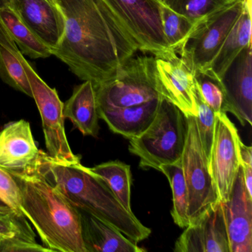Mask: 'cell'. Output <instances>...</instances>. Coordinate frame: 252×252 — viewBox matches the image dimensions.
<instances>
[{
	"label": "cell",
	"mask_w": 252,
	"mask_h": 252,
	"mask_svg": "<svg viewBox=\"0 0 252 252\" xmlns=\"http://www.w3.org/2000/svg\"><path fill=\"white\" fill-rule=\"evenodd\" d=\"M64 33L52 55L95 88L111 80L138 48L101 0H55Z\"/></svg>",
	"instance_id": "1"
},
{
	"label": "cell",
	"mask_w": 252,
	"mask_h": 252,
	"mask_svg": "<svg viewBox=\"0 0 252 252\" xmlns=\"http://www.w3.org/2000/svg\"><path fill=\"white\" fill-rule=\"evenodd\" d=\"M37 169L76 209L112 225L132 241L139 243L151 234L90 168L81 163H57L41 151Z\"/></svg>",
	"instance_id": "2"
},
{
	"label": "cell",
	"mask_w": 252,
	"mask_h": 252,
	"mask_svg": "<svg viewBox=\"0 0 252 252\" xmlns=\"http://www.w3.org/2000/svg\"><path fill=\"white\" fill-rule=\"evenodd\" d=\"M10 172L21 189L22 213L36 228L44 246L51 252H87L80 211L38 171L37 166L24 172Z\"/></svg>",
	"instance_id": "3"
},
{
	"label": "cell",
	"mask_w": 252,
	"mask_h": 252,
	"mask_svg": "<svg viewBox=\"0 0 252 252\" xmlns=\"http://www.w3.org/2000/svg\"><path fill=\"white\" fill-rule=\"evenodd\" d=\"M187 131V116L161 96L150 126L141 135L129 139V151L139 158L140 167L160 171L162 165L181 160Z\"/></svg>",
	"instance_id": "4"
},
{
	"label": "cell",
	"mask_w": 252,
	"mask_h": 252,
	"mask_svg": "<svg viewBox=\"0 0 252 252\" xmlns=\"http://www.w3.org/2000/svg\"><path fill=\"white\" fill-rule=\"evenodd\" d=\"M95 91L98 110L138 105L163 96L154 56L134 55Z\"/></svg>",
	"instance_id": "5"
},
{
	"label": "cell",
	"mask_w": 252,
	"mask_h": 252,
	"mask_svg": "<svg viewBox=\"0 0 252 252\" xmlns=\"http://www.w3.org/2000/svg\"><path fill=\"white\" fill-rule=\"evenodd\" d=\"M24 67L42 119L46 154L50 159L66 165L81 163L80 156L75 155L67 141L63 114L64 103L55 88H51L38 75L25 58L19 48L14 51Z\"/></svg>",
	"instance_id": "6"
},
{
	"label": "cell",
	"mask_w": 252,
	"mask_h": 252,
	"mask_svg": "<svg viewBox=\"0 0 252 252\" xmlns=\"http://www.w3.org/2000/svg\"><path fill=\"white\" fill-rule=\"evenodd\" d=\"M125 33L144 54L154 57L169 51L158 0H101Z\"/></svg>",
	"instance_id": "7"
},
{
	"label": "cell",
	"mask_w": 252,
	"mask_h": 252,
	"mask_svg": "<svg viewBox=\"0 0 252 252\" xmlns=\"http://www.w3.org/2000/svg\"><path fill=\"white\" fill-rule=\"evenodd\" d=\"M187 116L188 131L181 164L188 195L187 215L191 224L219 201V197L202 148L195 117Z\"/></svg>",
	"instance_id": "8"
},
{
	"label": "cell",
	"mask_w": 252,
	"mask_h": 252,
	"mask_svg": "<svg viewBox=\"0 0 252 252\" xmlns=\"http://www.w3.org/2000/svg\"><path fill=\"white\" fill-rule=\"evenodd\" d=\"M247 0H235L198 25L178 54L189 60L194 70L209 69Z\"/></svg>",
	"instance_id": "9"
},
{
	"label": "cell",
	"mask_w": 252,
	"mask_h": 252,
	"mask_svg": "<svg viewBox=\"0 0 252 252\" xmlns=\"http://www.w3.org/2000/svg\"><path fill=\"white\" fill-rule=\"evenodd\" d=\"M238 131L226 113H216L209 169L221 202L229 198L240 166Z\"/></svg>",
	"instance_id": "10"
},
{
	"label": "cell",
	"mask_w": 252,
	"mask_h": 252,
	"mask_svg": "<svg viewBox=\"0 0 252 252\" xmlns=\"http://www.w3.org/2000/svg\"><path fill=\"white\" fill-rule=\"evenodd\" d=\"M162 95L182 110L186 116H197L194 101L195 70L189 60L169 51L155 57Z\"/></svg>",
	"instance_id": "11"
},
{
	"label": "cell",
	"mask_w": 252,
	"mask_h": 252,
	"mask_svg": "<svg viewBox=\"0 0 252 252\" xmlns=\"http://www.w3.org/2000/svg\"><path fill=\"white\" fill-rule=\"evenodd\" d=\"M176 252H230L222 202H217L186 227L175 244Z\"/></svg>",
	"instance_id": "12"
},
{
	"label": "cell",
	"mask_w": 252,
	"mask_h": 252,
	"mask_svg": "<svg viewBox=\"0 0 252 252\" xmlns=\"http://www.w3.org/2000/svg\"><path fill=\"white\" fill-rule=\"evenodd\" d=\"M252 47L249 45L233 60L220 79L225 91V112L242 125L252 123Z\"/></svg>",
	"instance_id": "13"
},
{
	"label": "cell",
	"mask_w": 252,
	"mask_h": 252,
	"mask_svg": "<svg viewBox=\"0 0 252 252\" xmlns=\"http://www.w3.org/2000/svg\"><path fill=\"white\" fill-rule=\"evenodd\" d=\"M230 252H252V197L240 166L229 198L222 202Z\"/></svg>",
	"instance_id": "14"
},
{
	"label": "cell",
	"mask_w": 252,
	"mask_h": 252,
	"mask_svg": "<svg viewBox=\"0 0 252 252\" xmlns=\"http://www.w3.org/2000/svg\"><path fill=\"white\" fill-rule=\"evenodd\" d=\"M24 24L51 49H55L64 33V19L57 5L48 0H8Z\"/></svg>",
	"instance_id": "15"
},
{
	"label": "cell",
	"mask_w": 252,
	"mask_h": 252,
	"mask_svg": "<svg viewBox=\"0 0 252 252\" xmlns=\"http://www.w3.org/2000/svg\"><path fill=\"white\" fill-rule=\"evenodd\" d=\"M39 155L27 121L11 122L0 131L1 167L12 172H26L36 167Z\"/></svg>",
	"instance_id": "16"
},
{
	"label": "cell",
	"mask_w": 252,
	"mask_h": 252,
	"mask_svg": "<svg viewBox=\"0 0 252 252\" xmlns=\"http://www.w3.org/2000/svg\"><path fill=\"white\" fill-rule=\"evenodd\" d=\"M160 98L138 105L98 110V115L113 132L131 139L142 134L151 125Z\"/></svg>",
	"instance_id": "17"
},
{
	"label": "cell",
	"mask_w": 252,
	"mask_h": 252,
	"mask_svg": "<svg viewBox=\"0 0 252 252\" xmlns=\"http://www.w3.org/2000/svg\"><path fill=\"white\" fill-rule=\"evenodd\" d=\"M63 114L84 135L98 136L100 118L96 91L91 81H84L74 88L71 96L64 103Z\"/></svg>",
	"instance_id": "18"
},
{
	"label": "cell",
	"mask_w": 252,
	"mask_h": 252,
	"mask_svg": "<svg viewBox=\"0 0 252 252\" xmlns=\"http://www.w3.org/2000/svg\"><path fill=\"white\" fill-rule=\"evenodd\" d=\"M82 215V237L87 252H142L144 249L114 227L85 212Z\"/></svg>",
	"instance_id": "19"
},
{
	"label": "cell",
	"mask_w": 252,
	"mask_h": 252,
	"mask_svg": "<svg viewBox=\"0 0 252 252\" xmlns=\"http://www.w3.org/2000/svg\"><path fill=\"white\" fill-rule=\"evenodd\" d=\"M250 45H252L251 0H247L240 17L231 28L207 70H210L220 79L233 60Z\"/></svg>",
	"instance_id": "20"
},
{
	"label": "cell",
	"mask_w": 252,
	"mask_h": 252,
	"mask_svg": "<svg viewBox=\"0 0 252 252\" xmlns=\"http://www.w3.org/2000/svg\"><path fill=\"white\" fill-rule=\"evenodd\" d=\"M0 19L22 54L32 59H45L53 56L51 49L24 24L8 4L0 9Z\"/></svg>",
	"instance_id": "21"
},
{
	"label": "cell",
	"mask_w": 252,
	"mask_h": 252,
	"mask_svg": "<svg viewBox=\"0 0 252 252\" xmlns=\"http://www.w3.org/2000/svg\"><path fill=\"white\" fill-rule=\"evenodd\" d=\"M90 170L107 184L125 209L132 212L130 203L132 175L129 165L113 160L96 165L90 168Z\"/></svg>",
	"instance_id": "22"
},
{
	"label": "cell",
	"mask_w": 252,
	"mask_h": 252,
	"mask_svg": "<svg viewBox=\"0 0 252 252\" xmlns=\"http://www.w3.org/2000/svg\"><path fill=\"white\" fill-rule=\"evenodd\" d=\"M160 20L165 42L169 51L179 54L198 25L169 7L160 4Z\"/></svg>",
	"instance_id": "23"
},
{
	"label": "cell",
	"mask_w": 252,
	"mask_h": 252,
	"mask_svg": "<svg viewBox=\"0 0 252 252\" xmlns=\"http://www.w3.org/2000/svg\"><path fill=\"white\" fill-rule=\"evenodd\" d=\"M160 172L167 178L172 189L173 207L171 215L174 222L181 228H185L189 225V220L187 215L188 195L181 160L175 163L162 165Z\"/></svg>",
	"instance_id": "24"
},
{
	"label": "cell",
	"mask_w": 252,
	"mask_h": 252,
	"mask_svg": "<svg viewBox=\"0 0 252 252\" xmlns=\"http://www.w3.org/2000/svg\"><path fill=\"white\" fill-rule=\"evenodd\" d=\"M235 0H163L162 3L172 11L200 25Z\"/></svg>",
	"instance_id": "25"
},
{
	"label": "cell",
	"mask_w": 252,
	"mask_h": 252,
	"mask_svg": "<svg viewBox=\"0 0 252 252\" xmlns=\"http://www.w3.org/2000/svg\"><path fill=\"white\" fill-rule=\"evenodd\" d=\"M0 79L16 91L33 98L32 88L23 64L14 52L1 46Z\"/></svg>",
	"instance_id": "26"
},
{
	"label": "cell",
	"mask_w": 252,
	"mask_h": 252,
	"mask_svg": "<svg viewBox=\"0 0 252 252\" xmlns=\"http://www.w3.org/2000/svg\"><path fill=\"white\" fill-rule=\"evenodd\" d=\"M194 79L202 98L215 113H226L225 91L219 78L210 70H195Z\"/></svg>",
	"instance_id": "27"
},
{
	"label": "cell",
	"mask_w": 252,
	"mask_h": 252,
	"mask_svg": "<svg viewBox=\"0 0 252 252\" xmlns=\"http://www.w3.org/2000/svg\"><path fill=\"white\" fill-rule=\"evenodd\" d=\"M194 96L197 107V116L195 119L197 130L202 148L209 164V157L215 137L216 113L205 102L199 92L196 83L194 88Z\"/></svg>",
	"instance_id": "28"
},
{
	"label": "cell",
	"mask_w": 252,
	"mask_h": 252,
	"mask_svg": "<svg viewBox=\"0 0 252 252\" xmlns=\"http://www.w3.org/2000/svg\"><path fill=\"white\" fill-rule=\"evenodd\" d=\"M0 235L36 241V234L27 218L11 209L0 210Z\"/></svg>",
	"instance_id": "29"
},
{
	"label": "cell",
	"mask_w": 252,
	"mask_h": 252,
	"mask_svg": "<svg viewBox=\"0 0 252 252\" xmlns=\"http://www.w3.org/2000/svg\"><path fill=\"white\" fill-rule=\"evenodd\" d=\"M0 200L15 212L22 213L21 189L14 175L0 166ZM23 214V213H22Z\"/></svg>",
	"instance_id": "30"
},
{
	"label": "cell",
	"mask_w": 252,
	"mask_h": 252,
	"mask_svg": "<svg viewBox=\"0 0 252 252\" xmlns=\"http://www.w3.org/2000/svg\"><path fill=\"white\" fill-rule=\"evenodd\" d=\"M238 146L245 186L249 195L252 197V148L251 146L245 145L241 139L239 140Z\"/></svg>",
	"instance_id": "31"
},
{
	"label": "cell",
	"mask_w": 252,
	"mask_h": 252,
	"mask_svg": "<svg viewBox=\"0 0 252 252\" xmlns=\"http://www.w3.org/2000/svg\"><path fill=\"white\" fill-rule=\"evenodd\" d=\"M11 237L0 235V252H8Z\"/></svg>",
	"instance_id": "32"
},
{
	"label": "cell",
	"mask_w": 252,
	"mask_h": 252,
	"mask_svg": "<svg viewBox=\"0 0 252 252\" xmlns=\"http://www.w3.org/2000/svg\"><path fill=\"white\" fill-rule=\"evenodd\" d=\"M11 209V208L8 207L5 203L0 200V210H6V209Z\"/></svg>",
	"instance_id": "33"
},
{
	"label": "cell",
	"mask_w": 252,
	"mask_h": 252,
	"mask_svg": "<svg viewBox=\"0 0 252 252\" xmlns=\"http://www.w3.org/2000/svg\"><path fill=\"white\" fill-rule=\"evenodd\" d=\"M8 4V0H0V9H2L4 7L7 6Z\"/></svg>",
	"instance_id": "34"
},
{
	"label": "cell",
	"mask_w": 252,
	"mask_h": 252,
	"mask_svg": "<svg viewBox=\"0 0 252 252\" xmlns=\"http://www.w3.org/2000/svg\"><path fill=\"white\" fill-rule=\"evenodd\" d=\"M48 2H51V3L54 4V5H57L56 4L55 0H48Z\"/></svg>",
	"instance_id": "35"
},
{
	"label": "cell",
	"mask_w": 252,
	"mask_h": 252,
	"mask_svg": "<svg viewBox=\"0 0 252 252\" xmlns=\"http://www.w3.org/2000/svg\"><path fill=\"white\" fill-rule=\"evenodd\" d=\"M158 2H162V1H163V0H158Z\"/></svg>",
	"instance_id": "36"
}]
</instances>
